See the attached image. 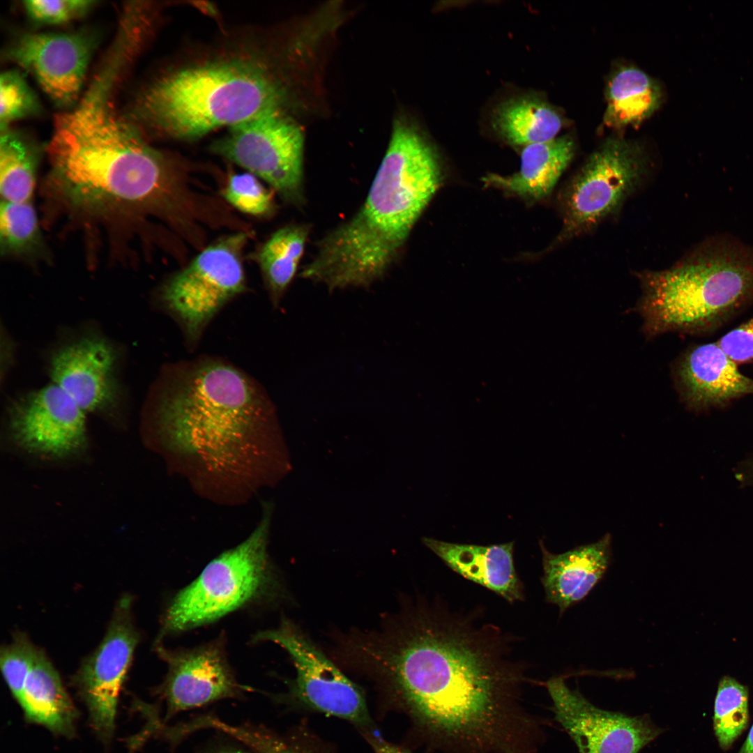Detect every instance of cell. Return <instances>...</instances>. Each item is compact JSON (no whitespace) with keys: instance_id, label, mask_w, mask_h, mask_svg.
Listing matches in <instances>:
<instances>
[{"instance_id":"44dd1931","label":"cell","mask_w":753,"mask_h":753,"mask_svg":"<svg viewBox=\"0 0 753 753\" xmlns=\"http://www.w3.org/2000/svg\"><path fill=\"white\" fill-rule=\"evenodd\" d=\"M17 703L28 722L41 725L58 736H74L78 711L59 673L39 648Z\"/></svg>"},{"instance_id":"5bb4252c","label":"cell","mask_w":753,"mask_h":753,"mask_svg":"<svg viewBox=\"0 0 753 753\" xmlns=\"http://www.w3.org/2000/svg\"><path fill=\"white\" fill-rule=\"evenodd\" d=\"M8 416L12 439L28 452L62 458L86 446L85 412L54 383L13 401Z\"/></svg>"},{"instance_id":"7a4b0ae2","label":"cell","mask_w":753,"mask_h":753,"mask_svg":"<svg viewBox=\"0 0 753 753\" xmlns=\"http://www.w3.org/2000/svg\"><path fill=\"white\" fill-rule=\"evenodd\" d=\"M480 619L434 603L365 647L416 722L476 717L530 683L508 635Z\"/></svg>"},{"instance_id":"4dcf8cb0","label":"cell","mask_w":753,"mask_h":753,"mask_svg":"<svg viewBox=\"0 0 753 753\" xmlns=\"http://www.w3.org/2000/svg\"><path fill=\"white\" fill-rule=\"evenodd\" d=\"M223 196L236 209L252 215H268L275 208L271 193L250 173L231 175Z\"/></svg>"},{"instance_id":"d6a6232c","label":"cell","mask_w":753,"mask_h":753,"mask_svg":"<svg viewBox=\"0 0 753 753\" xmlns=\"http://www.w3.org/2000/svg\"><path fill=\"white\" fill-rule=\"evenodd\" d=\"M230 736L255 753H305L259 727L236 724Z\"/></svg>"},{"instance_id":"f546056e","label":"cell","mask_w":753,"mask_h":753,"mask_svg":"<svg viewBox=\"0 0 753 753\" xmlns=\"http://www.w3.org/2000/svg\"><path fill=\"white\" fill-rule=\"evenodd\" d=\"M38 648L23 633L17 634L11 643L1 647L0 665L4 680L18 701L35 662Z\"/></svg>"},{"instance_id":"6da1fadb","label":"cell","mask_w":753,"mask_h":753,"mask_svg":"<svg viewBox=\"0 0 753 753\" xmlns=\"http://www.w3.org/2000/svg\"><path fill=\"white\" fill-rule=\"evenodd\" d=\"M120 75L101 66L78 104L55 116L47 146L52 185L77 209L138 211L185 229L202 219L204 208L176 162L115 112L110 100Z\"/></svg>"},{"instance_id":"9a60e30c","label":"cell","mask_w":753,"mask_h":753,"mask_svg":"<svg viewBox=\"0 0 753 753\" xmlns=\"http://www.w3.org/2000/svg\"><path fill=\"white\" fill-rule=\"evenodd\" d=\"M156 652L167 673L158 692L166 706V718L225 699L240 697L241 685L229 664L222 640L190 649L172 650L160 642Z\"/></svg>"},{"instance_id":"d6986e66","label":"cell","mask_w":753,"mask_h":753,"mask_svg":"<svg viewBox=\"0 0 753 753\" xmlns=\"http://www.w3.org/2000/svg\"><path fill=\"white\" fill-rule=\"evenodd\" d=\"M675 376L683 400L696 410L753 394V379L738 370L717 342L684 353L676 363Z\"/></svg>"},{"instance_id":"2e32d148","label":"cell","mask_w":753,"mask_h":753,"mask_svg":"<svg viewBox=\"0 0 753 753\" xmlns=\"http://www.w3.org/2000/svg\"><path fill=\"white\" fill-rule=\"evenodd\" d=\"M96 39L86 31L25 33L6 51V57L29 72L56 104H74L80 93Z\"/></svg>"},{"instance_id":"e0dca14e","label":"cell","mask_w":753,"mask_h":753,"mask_svg":"<svg viewBox=\"0 0 753 753\" xmlns=\"http://www.w3.org/2000/svg\"><path fill=\"white\" fill-rule=\"evenodd\" d=\"M116 359V352L107 341L84 337L54 353L51 377L84 412L110 411L119 400Z\"/></svg>"},{"instance_id":"1f68e13d","label":"cell","mask_w":753,"mask_h":753,"mask_svg":"<svg viewBox=\"0 0 753 753\" xmlns=\"http://www.w3.org/2000/svg\"><path fill=\"white\" fill-rule=\"evenodd\" d=\"M29 17L35 22L57 24L84 15L96 1L86 0H29L23 2Z\"/></svg>"},{"instance_id":"484cf974","label":"cell","mask_w":753,"mask_h":753,"mask_svg":"<svg viewBox=\"0 0 753 753\" xmlns=\"http://www.w3.org/2000/svg\"><path fill=\"white\" fill-rule=\"evenodd\" d=\"M38 154L20 135L8 129L1 131L0 192L1 201H30L36 179Z\"/></svg>"},{"instance_id":"30bf717a","label":"cell","mask_w":753,"mask_h":753,"mask_svg":"<svg viewBox=\"0 0 753 753\" xmlns=\"http://www.w3.org/2000/svg\"><path fill=\"white\" fill-rule=\"evenodd\" d=\"M641 146L619 137L607 139L587 159L568 188L563 236L591 229L614 213L647 172Z\"/></svg>"},{"instance_id":"d4e9b609","label":"cell","mask_w":753,"mask_h":753,"mask_svg":"<svg viewBox=\"0 0 753 753\" xmlns=\"http://www.w3.org/2000/svg\"><path fill=\"white\" fill-rule=\"evenodd\" d=\"M309 233L307 225L281 228L271 236L258 254V262L275 306L294 277Z\"/></svg>"},{"instance_id":"8d00e7d4","label":"cell","mask_w":753,"mask_h":753,"mask_svg":"<svg viewBox=\"0 0 753 753\" xmlns=\"http://www.w3.org/2000/svg\"><path fill=\"white\" fill-rule=\"evenodd\" d=\"M218 753H255V752H254L252 751L248 752V751H244V750H223V751L219 752Z\"/></svg>"},{"instance_id":"ba28073f","label":"cell","mask_w":753,"mask_h":753,"mask_svg":"<svg viewBox=\"0 0 753 753\" xmlns=\"http://www.w3.org/2000/svg\"><path fill=\"white\" fill-rule=\"evenodd\" d=\"M304 137L282 107L263 110L229 127L211 145L213 153L266 181L287 202H305Z\"/></svg>"},{"instance_id":"ac0fdd59","label":"cell","mask_w":753,"mask_h":753,"mask_svg":"<svg viewBox=\"0 0 753 753\" xmlns=\"http://www.w3.org/2000/svg\"><path fill=\"white\" fill-rule=\"evenodd\" d=\"M543 575L541 582L545 600L556 606L559 614L584 600L605 576L611 561V535L598 541L553 554L542 542Z\"/></svg>"},{"instance_id":"7402d4cb","label":"cell","mask_w":753,"mask_h":753,"mask_svg":"<svg viewBox=\"0 0 753 753\" xmlns=\"http://www.w3.org/2000/svg\"><path fill=\"white\" fill-rule=\"evenodd\" d=\"M575 143L568 135L526 146L519 171L511 176L491 174L485 183L520 197L540 199L547 196L572 160Z\"/></svg>"},{"instance_id":"9c48e42d","label":"cell","mask_w":753,"mask_h":753,"mask_svg":"<svg viewBox=\"0 0 753 753\" xmlns=\"http://www.w3.org/2000/svg\"><path fill=\"white\" fill-rule=\"evenodd\" d=\"M248 234L223 237L202 250L162 286L160 300L192 342L214 315L245 288L241 254Z\"/></svg>"},{"instance_id":"52a82bcc","label":"cell","mask_w":753,"mask_h":753,"mask_svg":"<svg viewBox=\"0 0 753 753\" xmlns=\"http://www.w3.org/2000/svg\"><path fill=\"white\" fill-rule=\"evenodd\" d=\"M268 528L267 515L245 540L212 560L174 596L157 641L275 595L278 586L267 553Z\"/></svg>"},{"instance_id":"3957f363","label":"cell","mask_w":753,"mask_h":753,"mask_svg":"<svg viewBox=\"0 0 753 753\" xmlns=\"http://www.w3.org/2000/svg\"><path fill=\"white\" fill-rule=\"evenodd\" d=\"M440 184L434 149L417 129L397 121L363 206L319 241L301 277L330 291L383 278Z\"/></svg>"},{"instance_id":"4316f807","label":"cell","mask_w":753,"mask_h":753,"mask_svg":"<svg viewBox=\"0 0 753 753\" xmlns=\"http://www.w3.org/2000/svg\"><path fill=\"white\" fill-rule=\"evenodd\" d=\"M0 245L2 254L29 257L43 248L36 211L31 201H1Z\"/></svg>"},{"instance_id":"5b68a950","label":"cell","mask_w":753,"mask_h":753,"mask_svg":"<svg viewBox=\"0 0 753 753\" xmlns=\"http://www.w3.org/2000/svg\"><path fill=\"white\" fill-rule=\"evenodd\" d=\"M282 96L262 52L237 50L162 73L139 93L134 113L160 136L191 141L282 107Z\"/></svg>"},{"instance_id":"8fae6325","label":"cell","mask_w":753,"mask_h":753,"mask_svg":"<svg viewBox=\"0 0 753 753\" xmlns=\"http://www.w3.org/2000/svg\"><path fill=\"white\" fill-rule=\"evenodd\" d=\"M131 607V596L119 600L102 640L72 679L91 727L105 745L114 736L119 694L139 639Z\"/></svg>"},{"instance_id":"ffe728a7","label":"cell","mask_w":753,"mask_h":753,"mask_svg":"<svg viewBox=\"0 0 753 753\" xmlns=\"http://www.w3.org/2000/svg\"><path fill=\"white\" fill-rule=\"evenodd\" d=\"M423 542L451 570L503 598L524 599V586L514 563V542L488 546L459 544L424 538Z\"/></svg>"},{"instance_id":"836d02e7","label":"cell","mask_w":753,"mask_h":753,"mask_svg":"<svg viewBox=\"0 0 753 753\" xmlns=\"http://www.w3.org/2000/svg\"><path fill=\"white\" fill-rule=\"evenodd\" d=\"M717 344L736 365L753 362V317L722 336Z\"/></svg>"},{"instance_id":"277c9868","label":"cell","mask_w":753,"mask_h":753,"mask_svg":"<svg viewBox=\"0 0 753 753\" xmlns=\"http://www.w3.org/2000/svg\"><path fill=\"white\" fill-rule=\"evenodd\" d=\"M271 411L268 397L249 376L204 358L173 369L158 392L155 418L172 448L226 471L245 460Z\"/></svg>"},{"instance_id":"8992f818","label":"cell","mask_w":753,"mask_h":753,"mask_svg":"<svg viewBox=\"0 0 753 753\" xmlns=\"http://www.w3.org/2000/svg\"><path fill=\"white\" fill-rule=\"evenodd\" d=\"M638 311L649 337L708 329L753 296V257L713 248L668 270L640 276Z\"/></svg>"},{"instance_id":"e575fe53","label":"cell","mask_w":753,"mask_h":753,"mask_svg":"<svg viewBox=\"0 0 753 753\" xmlns=\"http://www.w3.org/2000/svg\"><path fill=\"white\" fill-rule=\"evenodd\" d=\"M370 741L375 753H411L404 747L387 742L376 736H372Z\"/></svg>"},{"instance_id":"cb8c5ba5","label":"cell","mask_w":753,"mask_h":753,"mask_svg":"<svg viewBox=\"0 0 753 753\" xmlns=\"http://www.w3.org/2000/svg\"><path fill=\"white\" fill-rule=\"evenodd\" d=\"M492 124L508 142L526 146L556 137L563 119L547 102L535 96H522L499 105L494 112Z\"/></svg>"},{"instance_id":"d590c367","label":"cell","mask_w":753,"mask_h":753,"mask_svg":"<svg viewBox=\"0 0 753 753\" xmlns=\"http://www.w3.org/2000/svg\"><path fill=\"white\" fill-rule=\"evenodd\" d=\"M738 753H753V725Z\"/></svg>"},{"instance_id":"83f0119b","label":"cell","mask_w":753,"mask_h":753,"mask_svg":"<svg viewBox=\"0 0 753 753\" xmlns=\"http://www.w3.org/2000/svg\"><path fill=\"white\" fill-rule=\"evenodd\" d=\"M749 722L747 688L729 676L718 684L714 705L713 728L720 747L730 748Z\"/></svg>"},{"instance_id":"f1b7e54d","label":"cell","mask_w":753,"mask_h":753,"mask_svg":"<svg viewBox=\"0 0 753 753\" xmlns=\"http://www.w3.org/2000/svg\"><path fill=\"white\" fill-rule=\"evenodd\" d=\"M38 101L22 75L7 70L0 77V127L8 129L12 121L39 112Z\"/></svg>"},{"instance_id":"4fadbf2b","label":"cell","mask_w":753,"mask_h":753,"mask_svg":"<svg viewBox=\"0 0 753 753\" xmlns=\"http://www.w3.org/2000/svg\"><path fill=\"white\" fill-rule=\"evenodd\" d=\"M552 701L555 719L579 753H639L662 731L647 715L630 716L595 706L564 677L541 683Z\"/></svg>"},{"instance_id":"7c38bea8","label":"cell","mask_w":753,"mask_h":753,"mask_svg":"<svg viewBox=\"0 0 753 753\" xmlns=\"http://www.w3.org/2000/svg\"><path fill=\"white\" fill-rule=\"evenodd\" d=\"M254 641H271L289 654L296 671L295 696L312 708L357 725L370 723L365 699L358 687L333 664L290 621L258 632Z\"/></svg>"},{"instance_id":"603a6c76","label":"cell","mask_w":753,"mask_h":753,"mask_svg":"<svg viewBox=\"0 0 753 753\" xmlns=\"http://www.w3.org/2000/svg\"><path fill=\"white\" fill-rule=\"evenodd\" d=\"M604 123L610 128L637 127L660 107L658 83L641 70L623 66L611 74L607 86Z\"/></svg>"}]
</instances>
